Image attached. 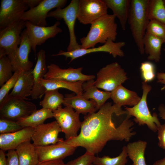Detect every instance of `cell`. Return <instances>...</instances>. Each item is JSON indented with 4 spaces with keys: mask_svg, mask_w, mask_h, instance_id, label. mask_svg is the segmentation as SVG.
<instances>
[{
    "mask_svg": "<svg viewBox=\"0 0 165 165\" xmlns=\"http://www.w3.org/2000/svg\"><path fill=\"white\" fill-rule=\"evenodd\" d=\"M127 114L111 102L105 103L95 112L88 114L81 122L79 134L76 137L65 140L62 143L69 146L84 148L86 152L95 155L101 152L107 142L111 140L129 141L136 134L133 131L134 123L127 115L118 127L112 121V116Z\"/></svg>",
    "mask_w": 165,
    "mask_h": 165,
    "instance_id": "1",
    "label": "cell"
},
{
    "mask_svg": "<svg viewBox=\"0 0 165 165\" xmlns=\"http://www.w3.org/2000/svg\"><path fill=\"white\" fill-rule=\"evenodd\" d=\"M116 18L114 14H108L92 23L86 36L80 39L81 48H94L98 43L105 44L109 39L115 42L117 35Z\"/></svg>",
    "mask_w": 165,
    "mask_h": 165,
    "instance_id": "2",
    "label": "cell"
},
{
    "mask_svg": "<svg viewBox=\"0 0 165 165\" xmlns=\"http://www.w3.org/2000/svg\"><path fill=\"white\" fill-rule=\"evenodd\" d=\"M149 0H131L128 22L134 41L141 54L145 53L143 40L149 21Z\"/></svg>",
    "mask_w": 165,
    "mask_h": 165,
    "instance_id": "3",
    "label": "cell"
},
{
    "mask_svg": "<svg viewBox=\"0 0 165 165\" xmlns=\"http://www.w3.org/2000/svg\"><path fill=\"white\" fill-rule=\"evenodd\" d=\"M143 94L138 103L132 107H125L127 115L133 116L134 121L140 126L146 125L153 132L157 131L158 128L161 125L157 114L154 113L152 114L147 105V97L152 89L151 86L147 82H142Z\"/></svg>",
    "mask_w": 165,
    "mask_h": 165,
    "instance_id": "4",
    "label": "cell"
},
{
    "mask_svg": "<svg viewBox=\"0 0 165 165\" xmlns=\"http://www.w3.org/2000/svg\"><path fill=\"white\" fill-rule=\"evenodd\" d=\"M36 110V106L33 103L21 97L7 95L0 104V117L16 122Z\"/></svg>",
    "mask_w": 165,
    "mask_h": 165,
    "instance_id": "5",
    "label": "cell"
},
{
    "mask_svg": "<svg viewBox=\"0 0 165 165\" xmlns=\"http://www.w3.org/2000/svg\"><path fill=\"white\" fill-rule=\"evenodd\" d=\"M25 21L20 20L0 29V58L7 56L10 58L14 55L20 44Z\"/></svg>",
    "mask_w": 165,
    "mask_h": 165,
    "instance_id": "6",
    "label": "cell"
},
{
    "mask_svg": "<svg viewBox=\"0 0 165 165\" xmlns=\"http://www.w3.org/2000/svg\"><path fill=\"white\" fill-rule=\"evenodd\" d=\"M127 73L117 62L108 64L97 73L94 85L98 89L111 92L127 79Z\"/></svg>",
    "mask_w": 165,
    "mask_h": 165,
    "instance_id": "7",
    "label": "cell"
},
{
    "mask_svg": "<svg viewBox=\"0 0 165 165\" xmlns=\"http://www.w3.org/2000/svg\"><path fill=\"white\" fill-rule=\"evenodd\" d=\"M79 0H72L69 4L64 8H58L48 14L47 17H52L57 20L63 19L69 32V42L67 51H71L81 48L77 42L75 32V26L77 19Z\"/></svg>",
    "mask_w": 165,
    "mask_h": 165,
    "instance_id": "8",
    "label": "cell"
},
{
    "mask_svg": "<svg viewBox=\"0 0 165 165\" xmlns=\"http://www.w3.org/2000/svg\"><path fill=\"white\" fill-rule=\"evenodd\" d=\"M53 112V117L64 134L65 140L78 136L81 125L79 114L68 106L62 108L61 106Z\"/></svg>",
    "mask_w": 165,
    "mask_h": 165,
    "instance_id": "9",
    "label": "cell"
},
{
    "mask_svg": "<svg viewBox=\"0 0 165 165\" xmlns=\"http://www.w3.org/2000/svg\"><path fill=\"white\" fill-rule=\"evenodd\" d=\"M67 2L66 0H42L38 5L25 11L21 19L35 25L46 26L48 13L53 9L62 8Z\"/></svg>",
    "mask_w": 165,
    "mask_h": 165,
    "instance_id": "10",
    "label": "cell"
},
{
    "mask_svg": "<svg viewBox=\"0 0 165 165\" xmlns=\"http://www.w3.org/2000/svg\"><path fill=\"white\" fill-rule=\"evenodd\" d=\"M126 44L124 42H115L111 39H108L103 45L98 47L87 49H80L71 51L60 50L58 53L53 54L52 56H64L66 58H71L69 63L76 58L86 54L97 52H105L111 54L114 58L118 56L123 57L124 54L122 48Z\"/></svg>",
    "mask_w": 165,
    "mask_h": 165,
    "instance_id": "11",
    "label": "cell"
},
{
    "mask_svg": "<svg viewBox=\"0 0 165 165\" xmlns=\"http://www.w3.org/2000/svg\"><path fill=\"white\" fill-rule=\"evenodd\" d=\"M108 9L103 0H80L77 19L84 24H90L108 14Z\"/></svg>",
    "mask_w": 165,
    "mask_h": 165,
    "instance_id": "12",
    "label": "cell"
},
{
    "mask_svg": "<svg viewBox=\"0 0 165 165\" xmlns=\"http://www.w3.org/2000/svg\"><path fill=\"white\" fill-rule=\"evenodd\" d=\"M47 71L44 78L47 80H60L69 82H85L94 79V75H86L83 74L82 67L73 68L69 67L62 69L58 65L51 63L47 66Z\"/></svg>",
    "mask_w": 165,
    "mask_h": 165,
    "instance_id": "13",
    "label": "cell"
},
{
    "mask_svg": "<svg viewBox=\"0 0 165 165\" xmlns=\"http://www.w3.org/2000/svg\"><path fill=\"white\" fill-rule=\"evenodd\" d=\"M29 8L24 0H2L0 8V29L21 19Z\"/></svg>",
    "mask_w": 165,
    "mask_h": 165,
    "instance_id": "14",
    "label": "cell"
},
{
    "mask_svg": "<svg viewBox=\"0 0 165 165\" xmlns=\"http://www.w3.org/2000/svg\"><path fill=\"white\" fill-rule=\"evenodd\" d=\"M60 22L57 21L50 26H40L35 25L28 21H25V28L31 46L35 53L37 46H40L47 39L55 37L62 31L59 27Z\"/></svg>",
    "mask_w": 165,
    "mask_h": 165,
    "instance_id": "15",
    "label": "cell"
},
{
    "mask_svg": "<svg viewBox=\"0 0 165 165\" xmlns=\"http://www.w3.org/2000/svg\"><path fill=\"white\" fill-rule=\"evenodd\" d=\"M62 130L56 121L43 123L35 127L31 140L35 146H44L56 144L63 141L58 138Z\"/></svg>",
    "mask_w": 165,
    "mask_h": 165,
    "instance_id": "16",
    "label": "cell"
},
{
    "mask_svg": "<svg viewBox=\"0 0 165 165\" xmlns=\"http://www.w3.org/2000/svg\"><path fill=\"white\" fill-rule=\"evenodd\" d=\"M31 49V42L25 29L22 33L20 44L15 53L9 58L14 72L19 70L29 71L32 69L33 64L28 58Z\"/></svg>",
    "mask_w": 165,
    "mask_h": 165,
    "instance_id": "17",
    "label": "cell"
},
{
    "mask_svg": "<svg viewBox=\"0 0 165 165\" xmlns=\"http://www.w3.org/2000/svg\"><path fill=\"white\" fill-rule=\"evenodd\" d=\"M77 148L64 144L61 141L53 145L35 146L39 162L63 160L72 155Z\"/></svg>",
    "mask_w": 165,
    "mask_h": 165,
    "instance_id": "18",
    "label": "cell"
},
{
    "mask_svg": "<svg viewBox=\"0 0 165 165\" xmlns=\"http://www.w3.org/2000/svg\"><path fill=\"white\" fill-rule=\"evenodd\" d=\"M37 56V61L32 71L34 83L31 96L33 99L41 98L46 91L40 82V80L44 78L47 71L45 51L41 50Z\"/></svg>",
    "mask_w": 165,
    "mask_h": 165,
    "instance_id": "19",
    "label": "cell"
},
{
    "mask_svg": "<svg viewBox=\"0 0 165 165\" xmlns=\"http://www.w3.org/2000/svg\"><path fill=\"white\" fill-rule=\"evenodd\" d=\"M35 128L24 127L14 132L0 134V149L4 151L15 150L21 143L31 139Z\"/></svg>",
    "mask_w": 165,
    "mask_h": 165,
    "instance_id": "20",
    "label": "cell"
},
{
    "mask_svg": "<svg viewBox=\"0 0 165 165\" xmlns=\"http://www.w3.org/2000/svg\"><path fill=\"white\" fill-rule=\"evenodd\" d=\"M63 104L75 109L79 114H87L96 112L98 110L97 104L92 100L86 99L82 95L67 94L64 97Z\"/></svg>",
    "mask_w": 165,
    "mask_h": 165,
    "instance_id": "21",
    "label": "cell"
},
{
    "mask_svg": "<svg viewBox=\"0 0 165 165\" xmlns=\"http://www.w3.org/2000/svg\"><path fill=\"white\" fill-rule=\"evenodd\" d=\"M32 71L33 69L29 71H23L11 92L8 95L28 99L27 97L31 96L34 86Z\"/></svg>",
    "mask_w": 165,
    "mask_h": 165,
    "instance_id": "22",
    "label": "cell"
},
{
    "mask_svg": "<svg viewBox=\"0 0 165 165\" xmlns=\"http://www.w3.org/2000/svg\"><path fill=\"white\" fill-rule=\"evenodd\" d=\"M110 98L114 104L120 108L126 105L133 107L138 103L141 98L136 92L126 88L122 85L111 92Z\"/></svg>",
    "mask_w": 165,
    "mask_h": 165,
    "instance_id": "23",
    "label": "cell"
},
{
    "mask_svg": "<svg viewBox=\"0 0 165 165\" xmlns=\"http://www.w3.org/2000/svg\"><path fill=\"white\" fill-rule=\"evenodd\" d=\"M94 79L84 82L82 85L83 92L82 96L85 99L94 101L98 110L110 98L111 92L98 90L94 84Z\"/></svg>",
    "mask_w": 165,
    "mask_h": 165,
    "instance_id": "24",
    "label": "cell"
},
{
    "mask_svg": "<svg viewBox=\"0 0 165 165\" xmlns=\"http://www.w3.org/2000/svg\"><path fill=\"white\" fill-rule=\"evenodd\" d=\"M108 8L117 17L122 29L125 31L129 13L131 0H103Z\"/></svg>",
    "mask_w": 165,
    "mask_h": 165,
    "instance_id": "25",
    "label": "cell"
},
{
    "mask_svg": "<svg viewBox=\"0 0 165 165\" xmlns=\"http://www.w3.org/2000/svg\"><path fill=\"white\" fill-rule=\"evenodd\" d=\"M31 140L21 143L15 149L20 165H36L39 162L35 146Z\"/></svg>",
    "mask_w": 165,
    "mask_h": 165,
    "instance_id": "26",
    "label": "cell"
},
{
    "mask_svg": "<svg viewBox=\"0 0 165 165\" xmlns=\"http://www.w3.org/2000/svg\"><path fill=\"white\" fill-rule=\"evenodd\" d=\"M145 52L148 55V60L160 61L164 40L145 33L143 40Z\"/></svg>",
    "mask_w": 165,
    "mask_h": 165,
    "instance_id": "27",
    "label": "cell"
},
{
    "mask_svg": "<svg viewBox=\"0 0 165 165\" xmlns=\"http://www.w3.org/2000/svg\"><path fill=\"white\" fill-rule=\"evenodd\" d=\"M53 117V113L52 110L42 108L36 110L30 115L16 122L23 128H35L44 123V121L47 119Z\"/></svg>",
    "mask_w": 165,
    "mask_h": 165,
    "instance_id": "28",
    "label": "cell"
},
{
    "mask_svg": "<svg viewBox=\"0 0 165 165\" xmlns=\"http://www.w3.org/2000/svg\"><path fill=\"white\" fill-rule=\"evenodd\" d=\"M84 82H71L60 80H47L44 78L40 80V83L46 90L64 88L70 90L78 95H82L83 92L82 85Z\"/></svg>",
    "mask_w": 165,
    "mask_h": 165,
    "instance_id": "29",
    "label": "cell"
},
{
    "mask_svg": "<svg viewBox=\"0 0 165 165\" xmlns=\"http://www.w3.org/2000/svg\"><path fill=\"white\" fill-rule=\"evenodd\" d=\"M147 144L146 141L139 140L127 145L128 156L132 161V165H147L145 157Z\"/></svg>",
    "mask_w": 165,
    "mask_h": 165,
    "instance_id": "30",
    "label": "cell"
},
{
    "mask_svg": "<svg viewBox=\"0 0 165 165\" xmlns=\"http://www.w3.org/2000/svg\"><path fill=\"white\" fill-rule=\"evenodd\" d=\"M59 89L47 90L39 105L42 108L49 109L52 111L57 109L63 104L64 97L60 93Z\"/></svg>",
    "mask_w": 165,
    "mask_h": 165,
    "instance_id": "31",
    "label": "cell"
},
{
    "mask_svg": "<svg viewBox=\"0 0 165 165\" xmlns=\"http://www.w3.org/2000/svg\"><path fill=\"white\" fill-rule=\"evenodd\" d=\"M128 156L126 146H124L121 153L116 157L112 158L108 156L102 157L95 156L93 163L94 165H126L128 161Z\"/></svg>",
    "mask_w": 165,
    "mask_h": 165,
    "instance_id": "32",
    "label": "cell"
},
{
    "mask_svg": "<svg viewBox=\"0 0 165 165\" xmlns=\"http://www.w3.org/2000/svg\"><path fill=\"white\" fill-rule=\"evenodd\" d=\"M148 12L149 20H156L165 24V6L163 0H149Z\"/></svg>",
    "mask_w": 165,
    "mask_h": 165,
    "instance_id": "33",
    "label": "cell"
},
{
    "mask_svg": "<svg viewBox=\"0 0 165 165\" xmlns=\"http://www.w3.org/2000/svg\"><path fill=\"white\" fill-rule=\"evenodd\" d=\"M11 61L7 56L0 58V86L1 87L13 75Z\"/></svg>",
    "mask_w": 165,
    "mask_h": 165,
    "instance_id": "34",
    "label": "cell"
},
{
    "mask_svg": "<svg viewBox=\"0 0 165 165\" xmlns=\"http://www.w3.org/2000/svg\"><path fill=\"white\" fill-rule=\"evenodd\" d=\"M146 33L164 40L165 38V24L156 20H150Z\"/></svg>",
    "mask_w": 165,
    "mask_h": 165,
    "instance_id": "35",
    "label": "cell"
},
{
    "mask_svg": "<svg viewBox=\"0 0 165 165\" xmlns=\"http://www.w3.org/2000/svg\"><path fill=\"white\" fill-rule=\"evenodd\" d=\"M23 71L19 70L14 72L12 76L7 81L0 89V104L9 94L10 91L15 86L19 76Z\"/></svg>",
    "mask_w": 165,
    "mask_h": 165,
    "instance_id": "36",
    "label": "cell"
},
{
    "mask_svg": "<svg viewBox=\"0 0 165 165\" xmlns=\"http://www.w3.org/2000/svg\"><path fill=\"white\" fill-rule=\"evenodd\" d=\"M141 76L144 82H147L152 81L156 76L154 65L150 61L141 63L140 67Z\"/></svg>",
    "mask_w": 165,
    "mask_h": 165,
    "instance_id": "37",
    "label": "cell"
},
{
    "mask_svg": "<svg viewBox=\"0 0 165 165\" xmlns=\"http://www.w3.org/2000/svg\"><path fill=\"white\" fill-rule=\"evenodd\" d=\"M23 128L16 121L4 119H0V134L14 132Z\"/></svg>",
    "mask_w": 165,
    "mask_h": 165,
    "instance_id": "38",
    "label": "cell"
},
{
    "mask_svg": "<svg viewBox=\"0 0 165 165\" xmlns=\"http://www.w3.org/2000/svg\"><path fill=\"white\" fill-rule=\"evenodd\" d=\"M95 155L86 152L78 158L69 161L65 165H90L93 163Z\"/></svg>",
    "mask_w": 165,
    "mask_h": 165,
    "instance_id": "39",
    "label": "cell"
},
{
    "mask_svg": "<svg viewBox=\"0 0 165 165\" xmlns=\"http://www.w3.org/2000/svg\"><path fill=\"white\" fill-rule=\"evenodd\" d=\"M7 158V165H20L19 160L15 150L8 151L6 154Z\"/></svg>",
    "mask_w": 165,
    "mask_h": 165,
    "instance_id": "40",
    "label": "cell"
},
{
    "mask_svg": "<svg viewBox=\"0 0 165 165\" xmlns=\"http://www.w3.org/2000/svg\"><path fill=\"white\" fill-rule=\"evenodd\" d=\"M158 139V145L161 148L164 149L165 147V123L161 124L157 130Z\"/></svg>",
    "mask_w": 165,
    "mask_h": 165,
    "instance_id": "41",
    "label": "cell"
},
{
    "mask_svg": "<svg viewBox=\"0 0 165 165\" xmlns=\"http://www.w3.org/2000/svg\"><path fill=\"white\" fill-rule=\"evenodd\" d=\"M36 165H65V164L62 160H56L39 162Z\"/></svg>",
    "mask_w": 165,
    "mask_h": 165,
    "instance_id": "42",
    "label": "cell"
},
{
    "mask_svg": "<svg viewBox=\"0 0 165 165\" xmlns=\"http://www.w3.org/2000/svg\"><path fill=\"white\" fill-rule=\"evenodd\" d=\"M165 51V49H164ZM157 82L163 85L161 90H165V73L163 72H158L156 74Z\"/></svg>",
    "mask_w": 165,
    "mask_h": 165,
    "instance_id": "43",
    "label": "cell"
},
{
    "mask_svg": "<svg viewBox=\"0 0 165 165\" xmlns=\"http://www.w3.org/2000/svg\"><path fill=\"white\" fill-rule=\"evenodd\" d=\"M29 9L33 8L38 5L42 0H24Z\"/></svg>",
    "mask_w": 165,
    "mask_h": 165,
    "instance_id": "44",
    "label": "cell"
},
{
    "mask_svg": "<svg viewBox=\"0 0 165 165\" xmlns=\"http://www.w3.org/2000/svg\"><path fill=\"white\" fill-rule=\"evenodd\" d=\"M5 151L0 150V165H7V160Z\"/></svg>",
    "mask_w": 165,
    "mask_h": 165,
    "instance_id": "45",
    "label": "cell"
},
{
    "mask_svg": "<svg viewBox=\"0 0 165 165\" xmlns=\"http://www.w3.org/2000/svg\"><path fill=\"white\" fill-rule=\"evenodd\" d=\"M160 117L165 121V105L163 104H160L158 108Z\"/></svg>",
    "mask_w": 165,
    "mask_h": 165,
    "instance_id": "46",
    "label": "cell"
},
{
    "mask_svg": "<svg viewBox=\"0 0 165 165\" xmlns=\"http://www.w3.org/2000/svg\"><path fill=\"white\" fill-rule=\"evenodd\" d=\"M152 165H165V157L155 161Z\"/></svg>",
    "mask_w": 165,
    "mask_h": 165,
    "instance_id": "47",
    "label": "cell"
},
{
    "mask_svg": "<svg viewBox=\"0 0 165 165\" xmlns=\"http://www.w3.org/2000/svg\"><path fill=\"white\" fill-rule=\"evenodd\" d=\"M163 0V2H164V6H165V0Z\"/></svg>",
    "mask_w": 165,
    "mask_h": 165,
    "instance_id": "48",
    "label": "cell"
},
{
    "mask_svg": "<svg viewBox=\"0 0 165 165\" xmlns=\"http://www.w3.org/2000/svg\"><path fill=\"white\" fill-rule=\"evenodd\" d=\"M90 165H94V164L93 163H92L90 164Z\"/></svg>",
    "mask_w": 165,
    "mask_h": 165,
    "instance_id": "49",
    "label": "cell"
},
{
    "mask_svg": "<svg viewBox=\"0 0 165 165\" xmlns=\"http://www.w3.org/2000/svg\"><path fill=\"white\" fill-rule=\"evenodd\" d=\"M164 43H165V39L164 40Z\"/></svg>",
    "mask_w": 165,
    "mask_h": 165,
    "instance_id": "50",
    "label": "cell"
},
{
    "mask_svg": "<svg viewBox=\"0 0 165 165\" xmlns=\"http://www.w3.org/2000/svg\"><path fill=\"white\" fill-rule=\"evenodd\" d=\"M164 150H165V148H164Z\"/></svg>",
    "mask_w": 165,
    "mask_h": 165,
    "instance_id": "51",
    "label": "cell"
}]
</instances>
